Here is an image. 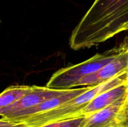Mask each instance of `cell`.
<instances>
[{"label":"cell","mask_w":128,"mask_h":127,"mask_svg":"<svg viewBox=\"0 0 128 127\" xmlns=\"http://www.w3.org/2000/svg\"><path fill=\"white\" fill-rule=\"evenodd\" d=\"M128 81V72L119 75L98 85L90 87L88 90L62 103L51 110L35 115L20 122L26 127H38L51 122L74 118L75 115L86 107L100 93Z\"/></svg>","instance_id":"obj_2"},{"label":"cell","mask_w":128,"mask_h":127,"mask_svg":"<svg viewBox=\"0 0 128 127\" xmlns=\"http://www.w3.org/2000/svg\"><path fill=\"white\" fill-rule=\"evenodd\" d=\"M126 41H127V42H128V37H127V38H126Z\"/></svg>","instance_id":"obj_13"},{"label":"cell","mask_w":128,"mask_h":127,"mask_svg":"<svg viewBox=\"0 0 128 127\" xmlns=\"http://www.w3.org/2000/svg\"><path fill=\"white\" fill-rule=\"evenodd\" d=\"M0 127H26L21 122H12V121L0 120Z\"/></svg>","instance_id":"obj_12"},{"label":"cell","mask_w":128,"mask_h":127,"mask_svg":"<svg viewBox=\"0 0 128 127\" xmlns=\"http://www.w3.org/2000/svg\"><path fill=\"white\" fill-rule=\"evenodd\" d=\"M35 85H12L0 95V108H5L18 102L34 89Z\"/></svg>","instance_id":"obj_9"},{"label":"cell","mask_w":128,"mask_h":127,"mask_svg":"<svg viewBox=\"0 0 128 127\" xmlns=\"http://www.w3.org/2000/svg\"><path fill=\"white\" fill-rule=\"evenodd\" d=\"M90 88V87H80V88H71L65 94L45 101V102L40 103L38 105L34 107L29 108V109L24 110L14 113V114L6 117V118H1V119L12 121V122H20V121L31 117V116L54 109V108H57L59 106L62 105V103L74 98L78 95L84 93Z\"/></svg>","instance_id":"obj_7"},{"label":"cell","mask_w":128,"mask_h":127,"mask_svg":"<svg viewBox=\"0 0 128 127\" xmlns=\"http://www.w3.org/2000/svg\"></svg>","instance_id":"obj_14"},{"label":"cell","mask_w":128,"mask_h":127,"mask_svg":"<svg viewBox=\"0 0 128 127\" xmlns=\"http://www.w3.org/2000/svg\"><path fill=\"white\" fill-rule=\"evenodd\" d=\"M128 30V0H95L72 31L74 51L90 48Z\"/></svg>","instance_id":"obj_1"},{"label":"cell","mask_w":128,"mask_h":127,"mask_svg":"<svg viewBox=\"0 0 128 127\" xmlns=\"http://www.w3.org/2000/svg\"><path fill=\"white\" fill-rule=\"evenodd\" d=\"M128 95V81L100 93L86 107L79 111L74 118L90 117L99 111L107 108Z\"/></svg>","instance_id":"obj_6"},{"label":"cell","mask_w":128,"mask_h":127,"mask_svg":"<svg viewBox=\"0 0 128 127\" xmlns=\"http://www.w3.org/2000/svg\"><path fill=\"white\" fill-rule=\"evenodd\" d=\"M118 120L121 127H128V96L119 112Z\"/></svg>","instance_id":"obj_11"},{"label":"cell","mask_w":128,"mask_h":127,"mask_svg":"<svg viewBox=\"0 0 128 127\" xmlns=\"http://www.w3.org/2000/svg\"><path fill=\"white\" fill-rule=\"evenodd\" d=\"M86 120V117H78L51 122L38 127H83Z\"/></svg>","instance_id":"obj_10"},{"label":"cell","mask_w":128,"mask_h":127,"mask_svg":"<svg viewBox=\"0 0 128 127\" xmlns=\"http://www.w3.org/2000/svg\"><path fill=\"white\" fill-rule=\"evenodd\" d=\"M125 40L126 41V39ZM127 72H128V43L127 47L112 61L96 72L89 75L79 81L76 84L75 88L80 86L93 87L98 85Z\"/></svg>","instance_id":"obj_4"},{"label":"cell","mask_w":128,"mask_h":127,"mask_svg":"<svg viewBox=\"0 0 128 127\" xmlns=\"http://www.w3.org/2000/svg\"><path fill=\"white\" fill-rule=\"evenodd\" d=\"M126 40L120 46L102 54H96L89 59L78 64L61 68L50 78L46 87L59 90L75 88L76 84L86 76L96 72L114 59L127 47Z\"/></svg>","instance_id":"obj_3"},{"label":"cell","mask_w":128,"mask_h":127,"mask_svg":"<svg viewBox=\"0 0 128 127\" xmlns=\"http://www.w3.org/2000/svg\"><path fill=\"white\" fill-rule=\"evenodd\" d=\"M128 95L118 100L107 108L86 117L83 127H121L118 115Z\"/></svg>","instance_id":"obj_8"},{"label":"cell","mask_w":128,"mask_h":127,"mask_svg":"<svg viewBox=\"0 0 128 127\" xmlns=\"http://www.w3.org/2000/svg\"><path fill=\"white\" fill-rule=\"evenodd\" d=\"M70 90L54 89L35 85L34 89L31 93L9 107L0 108L1 118H6L20 111L36 107L45 101L65 94Z\"/></svg>","instance_id":"obj_5"}]
</instances>
